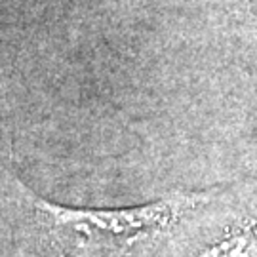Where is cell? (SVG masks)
Wrapping results in <instances>:
<instances>
[{
  "label": "cell",
  "mask_w": 257,
  "mask_h": 257,
  "mask_svg": "<svg viewBox=\"0 0 257 257\" xmlns=\"http://www.w3.org/2000/svg\"><path fill=\"white\" fill-rule=\"evenodd\" d=\"M206 193H177L162 200L118 210L67 208L31 194L33 208L63 257H120L143 240L174 229Z\"/></svg>",
  "instance_id": "obj_1"
},
{
  "label": "cell",
  "mask_w": 257,
  "mask_h": 257,
  "mask_svg": "<svg viewBox=\"0 0 257 257\" xmlns=\"http://www.w3.org/2000/svg\"><path fill=\"white\" fill-rule=\"evenodd\" d=\"M198 257H257V225L248 223L240 227Z\"/></svg>",
  "instance_id": "obj_2"
},
{
  "label": "cell",
  "mask_w": 257,
  "mask_h": 257,
  "mask_svg": "<svg viewBox=\"0 0 257 257\" xmlns=\"http://www.w3.org/2000/svg\"><path fill=\"white\" fill-rule=\"evenodd\" d=\"M244 2H248V4H251V2H253V4L257 6V0H244Z\"/></svg>",
  "instance_id": "obj_3"
}]
</instances>
